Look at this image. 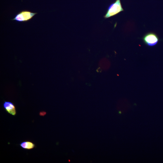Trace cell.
Listing matches in <instances>:
<instances>
[{
  "label": "cell",
  "instance_id": "1",
  "mask_svg": "<svg viewBox=\"0 0 163 163\" xmlns=\"http://www.w3.org/2000/svg\"><path fill=\"white\" fill-rule=\"evenodd\" d=\"M123 11L124 9L122 7L120 0H116L108 6L104 17L105 19L108 18Z\"/></svg>",
  "mask_w": 163,
  "mask_h": 163
},
{
  "label": "cell",
  "instance_id": "2",
  "mask_svg": "<svg viewBox=\"0 0 163 163\" xmlns=\"http://www.w3.org/2000/svg\"><path fill=\"white\" fill-rule=\"evenodd\" d=\"M37 13V12H33L28 10H22L16 14L11 20L18 22H26L31 20Z\"/></svg>",
  "mask_w": 163,
  "mask_h": 163
},
{
  "label": "cell",
  "instance_id": "3",
  "mask_svg": "<svg viewBox=\"0 0 163 163\" xmlns=\"http://www.w3.org/2000/svg\"><path fill=\"white\" fill-rule=\"evenodd\" d=\"M142 39L144 44L150 47L155 46L160 40L158 35L153 32L146 33L143 36Z\"/></svg>",
  "mask_w": 163,
  "mask_h": 163
},
{
  "label": "cell",
  "instance_id": "4",
  "mask_svg": "<svg viewBox=\"0 0 163 163\" xmlns=\"http://www.w3.org/2000/svg\"><path fill=\"white\" fill-rule=\"evenodd\" d=\"M136 28L135 23L132 21H129L126 22L123 27V32L126 35L130 34L134 32Z\"/></svg>",
  "mask_w": 163,
  "mask_h": 163
},
{
  "label": "cell",
  "instance_id": "5",
  "mask_svg": "<svg viewBox=\"0 0 163 163\" xmlns=\"http://www.w3.org/2000/svg\"><path fill=\"white\" fill-rule=\"evenodd\" d=\"M3 106L5 111L8 113L13 116L15 115L16 113V108L12 102L5 101L3 104Z\"/></svg>",
  "mask_w": 163,
  "mask_h": 163
},
{
  "label": "cell",
  "instance_id": "6",
  "mask_svg": "<svg viewBox=\"0 0 163 163\" xmlns=\"http://www.w3.org/2000/svg\"><path fill=\"white\" fill-rule=\"evenodd\" d=\"M20 146L23 149L30 150L35 147V144L30 141H25L21 142L20 144Z\"/></svg>",
  "mask_w": 163,
  "mask_h": 163
},
{
  "label": "cell",
  "instance_id": "7",
  "mask_svg": "<svg viewBox=\"0 0 163 163\" xmlns=\"http://www.w3.org/2000/svg\"><path fill=\"white\" fill-rule=\"evenodd\" d=\"M46 114V112L45 111H41L40 113V116H44Z\"/></svg>",
  "mask_w": 163,
  "mask_h": 163
}]
</instances>
